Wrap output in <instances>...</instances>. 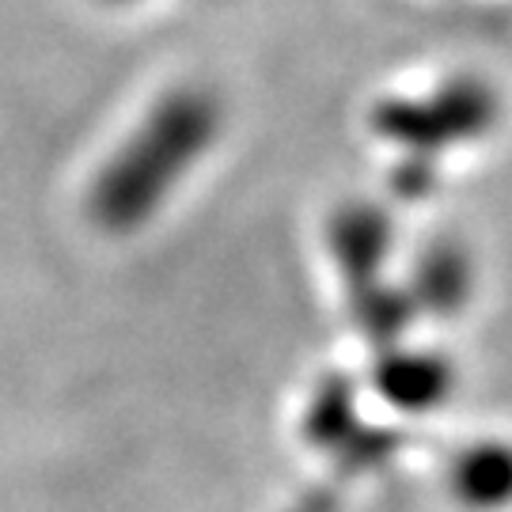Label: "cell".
<instances>
[{
  "mask_svg": "<svg viewBox=\"0 0 512 512\" xmlns=\"http://www.w3.org/2000/svg\"><path fill=\"white\" fill-rule=\"evenodd\" d=\"M452 494L467 509L490 512L512 501V444H475L452 463Z\"/></svg>",
  "mask_w": 512,
  "mask_h": 512,
  "instance_id": "6da1fadb",
  "label": "cell"
},
{
  "mask_svg": "<svg viewBox=\"0 0 512 512\" xmlns=\"http://www.w3.org/2000/svg\"><path fill=\"white\" fill-rule=\"evenodd\" d=\"M380 391L403 410H429L440 406L452 391V368L433 353H406L391 357L380 368Z\"/></svg>",
  "mask_w": 512,
  "mask_h": 512,
  "instance_id": "7a4b0ae2",
  "label": "cell"
},
{
  "mask_svg": "<svg viewBox=\"0 0 512 512\" xmlns=\"http://www.w3.org/2000/svg\"><path fill=\"white\" fill-rule=\"evenodd\" d=\"M471 293V266L463 251L456 247H433L429 255L418 262L414 270V285H410V304L414 311H437V315H448L456 311Z\"/></svg>",
  "mask_w": 512,
  "mask_h": 512,
  "instance_id": "3957f363",
  "label": "cell"
}]
</instances>
